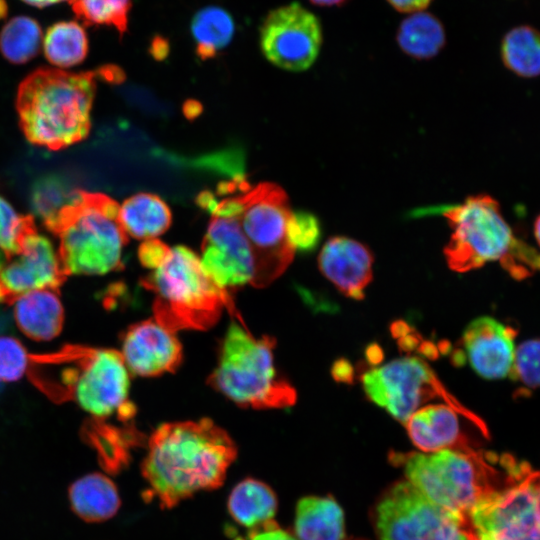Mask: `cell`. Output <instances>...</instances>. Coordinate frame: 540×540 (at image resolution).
Masks as SVG:
<instances>
[{"label":"cell","instance_id":"cell-47","mask_svg":"<svg viewBox=\"0 0 540 540\" xmlns=\"http://www.w3.org/2000/svg\"><path fill=\"white\" fill-rule=\"evenodd\" d=\"M5 13H6V5L2 0H0V18L4 16Z\"/></svg>","mask_w":540,"mask_h":540},{"label":"cell","instance_id":"cell-11","mask_svg":"<svg viewBox=\"0 0 540 540\" xmlns=\"http://www.w3.org/2000/svg\"><path fill=\"white\" fill-rule=\"evenodd\" d=\"M380 540H472L468 519L429 500L409 481L394 485L376 508Z\"/></svg>","mask_w":540,"mask_h":540},{"label":"cell","instance_id":"cell-43","mask_svg":"<svg viewBox=\"0 0 540 540\" xmlns=\"http://www.w3.org/2000/svg\"><path fill=\"white\" fill-rule=\"evenodd\" d=\"M201 111L200 104L195 101H189L185 104L184 112L188 118L196 117Z\"/></svg>","mask_w":540,"mask_h":540},{"label":"cell","instance_id":"cell-46","mask_svg":"<svg viewBox=\"0 0 540 540\" xmlns=\"http://www.w3.org/2000/svg\"><path fill=\"white\" fill-rule=\"evenodd\" d=\"M536 516L540 525V477H539L537 494H536Z\"/></svg>","mask_w":540,"mask_h":540},{"label":"cell","instance_id":"cell-16","mask_svg":"<svg viewBox=\"0 0 540 540\" xmlns=\"http://www.w3.org/2000/svg\"><path fill=\"white\" fill-rule=\"evenodd\" d=\"M517 330L489 317L474 319L464 330V356L472 369L489 380L510 376Z\"/></svg>","mask_w":540,"mask_h":540},{"label":"cell","instance_id":"cell-10","mask_svg":"<svg viewBox=\"0 0 540 540\" xmlns=\"http://www.w3.org/2000/svg\"><path fill=\"white\" fill-rule=\"evenodd\" d=\"M244 208L238 218L252 249L255 287H265L277 279L293 260L295 250L287 238L291 215L288 196L274 183H260L243 193Z\"/></svg>","mask_w":540,"mask_h":540},{"label":"cell","instance_id":"cell-2","mask_svg":"<svg viewBox=\"0 0 540 540\" xmlns=\"http://www.w3.org/2000/svg\"><path fill=\"white\" fill-rule=\"evenodd\" d=\"M32 383L54 402L73 401L106 422L114 416L130 425L136 415L129 399V370L121 352L67 345L47 354L30 355Z\"/></svg>","mask_w":540,"mask_h":540},{"label":"cell","instance_id":"cell-17","mask_svg":"<svg viewBox=\"0 0 540 540\" xmlns=\"http://www.w3.org/2000/svg\"><path fill=\"white\" fill-rule=\"evenodd\" d=\"M373 255L362 243L345 237L330 238L319 254L322 274L346 297L362 300L371 282Z\"/></svg>","mask_w":540,"mask_h":540},{"label":"cell","instance_id":"cell-27","mask_svg":"<svg viewBox=\"0 0 540 540\" xmlns=\"http://www.w3.org/2000/svg\"><path fill=\"white\" fill-rule=\"evenodd\" d=\"M500 55L514 74L531 78L540 75V31L530 25L510 29L502 38Z\"/></svg>","mask_w":540,"mask_h":540},{"label":"cell","instance_id":"cell-3","mask_svg":"<svg viewBox=\"0 0 540 540\" xmlns=\"http://www.w3.org/2000/svg\"><path fill=\"white\" fill-rule=\"evenodd\" d=\"M100 68L68 72L40 68L20 84L16 107L29 142L50 150L73 145L87 137Z\"/></svg>","mask_w":540,"mask_h":540},{"label":"cell","instance_id":"cell-29","mask_svg":"<svg viewBox=\"0 0 540 540\" xmlns=\"http://www.w3.org/2000/svg\"><path fill=\"white\" fill-rule=\"evenodd\" d=\"M43 36L38 22L27 16L9 20L0 32V51L10 62L25 63L34 58L42 45Z\"/></svg>","mask_w":540,"mask_h":540},{"label":"cell","instance_id":"cell-23","mask_svg":"<svg viewBox=\"0 0 540 540\" xmlns=\"http://www.w3.org/2000/svg\"><path fill=\"white\" fill-rule=\"evenodd\" d=\"M396 42L409 57L429 60L435 57L446 44V32L442 21L433 13H412L399 24Z\"/></svg>","mask_w":540,"mask_h":540},{"label":"cell","instance_id":"cell-48","mask_svg":"<svg viewBox=\"0 0 540 540\" xmlns=\"http://www.w3.org/2000/svg\"><path fill=\"white\" fill-rule=\"evenodd\" d=\"M233 540H244V539L239 538V537H236V538H234Z\"/></svg>","mask_w":540,"mask_h":540},{"label":"cell","instance_id":"cell-49","mask_svg":"<svg viewBox=\"0 0 540 540\" xmlns=\"http://www.w3.org/2000/svg\"><path fill=\"white\" fill-rule=\"evenodd\" d=\"M472 540H479L476 535H474V537L472 538Z\"/></svg>","mask_w":540,"mask_h":540},{"label":"cell","instance_id":"cell-30","mask_svg":"<svg viewBox=\"0 0 540 540\" xmlns=\"http://www.w3.org/2000/svg\"><path fill=\"white\" fill-rule=\"evenodd\" d=\"M31 216L21 215L0 196V251L17 250L24 237L35 229Z\"/></svg>","mask_w":540,"mask_h":540},{"label":"cell","instance_id":"cell-20","mask_svg":"<svg viewBox=\"0 0 540 540\" xmlns=\"http://www.w3.org/2000/svg\"><path fill=\"white\" fill-rule=\"evenodd\" d=\"M73 511L87 522H102L113 517L120 498L115 484L105 475L92 473L76 480L69 488Z\"/></svg>","mask_w":540,"mask_h":540},{"label":"cell","instance_id":"cell-36","mask_svg":"<svg viewBox=\"0 0 540 540\" xmlns=\"http://www.w3.org/2000/svg\"><path fill=\"white\" fill-rule=\"evenodd\" d=\"M170 248L159 239H147L138 249L141 264L148 269L157 268L166 258Z\"/></svg>","mask_w":540,"mask_h":540},{"label":"cell","instance_id":"cell-40","mask_svg":"<svg viewBox=\"0 0 540 540\" xmlns=\"http://www.w3.org/2000/svg\"><path fill=\"white\" fill-rule=\"evenodd\" d=\"M149 52L155 60H163L169 53L168 40L160 35L154 36L149 46Z\"/></svg>","mask_w":540,"mask_h":540},{"label":"cell","instance_id":"cell-19","mask_svg":"<svg viewBox=\"0 0 540 540\" xmlns=\"http://www.w3.org/2000/svg\"><path fill=\"white\" fill-rule=\"evenodd\" d=\"M13 304L16 323L29 338L48 341L61 332L64 310L56 290H34L20 296Z\"/></svg>","mask_w":540,"mask_h":540},{"label":"cell","instance_id":"cell-41","mask_svg":"<svg viewBox=\"0 0 540 540\" xmlns=\"http://www.w3.org/2000/svg\"><path fill=\"white\" fill-rule=\"evenodd\" d=\"M196 203L201 208L207 210L210 213H213L217 205V199H216V196L212 192L203 191L198 195L196 199Z\"/></svg>","mask_w":540,"mask_h":540},{"label":"cell","instance_id":"cell-15","mask_svg":"<svg viewBox=\"0 0 540 540\" xmlns=\"http://www.w3.org/2000/svg\"><path fill=\"white\" fill-rule=\"evenodd\" d=\"M121 354L130 372L146 377L174 372L183 356L176 333L154 318L135 323L127 329Z\"/></svg>","mask_w":540,"mask_h":540},{"label":"cell","instance_id":"cell-33","mask_svg":"<svg viewBox=\"0 0 540 540\" xmlns=\"http://www.w3.org/2000/svg\"><path fill=\"white\" fill-rule=\"evenodd\" d=\"M30 354L20 341L0 336V381L19 380L28 370Z\"/></svg>","mask_w":540,"mask_h":540},{"label":"cell","instance_id":"cell-1","mask_svg":"<svg viewBox=\"0 0 540 540\" xmlns=\"http://www.w3.org/2000/svg\"><path fill=\"white\" fill-rule=\"evenodd\" d=\"M237 448L210 419L164 423L151 435L141 470L163 508L222 485Z\"/></svg>","mask_w":540,"mask_h":540},{"label":"cell","instance_id":"cell-38","mask_svg":"<svg viewBox=\"0 0 540 540\" xmlns=\"http://www.w3.org/2000/svg\"><path fill=\"white\" fill-rule=\"evenodd\" d=\"M117 18L116 30L120 37L126 33L129 22V13L132 7V0H111Z\"/></svg>","mask_w":540,"mask_h":540},{"label":"cell","instance_id":"cell-4","mask_svg":"<svg viewBox=\"0 0 540 540\" xmlns=\"http://www.w3.org/2000/svg\"><path fill=\"white\" fill-rule=\"evenodd\" d=\"M441 214L453 231L444 248L453 271L468 272L492 261H499L517 280L540 271V253L514 234L490 195L469 196L460 204L445 206Z\"/></svg>","mask_w":540,"mask_h":540},{"label":"cell","instance_id":"cell-44","mask_svg":"<svg viewBox=\"0 0 540 540\" xmlns=\"http://www.w3.org/2000/svg\"><path fill=\"white\" fill-rule=\"evenodd\" d=\"M22 1H24L25 3H27L29 5H32V6L44 7V6L56 4V3H59V2H62V1H68V2L71 3L74 0H22Z\"/></svg>","mask_w":540,"mask_h":540},{"label":"cell","instance_id":"cell-18","mask_svg":"<svg viewBox=\"0 0 540 540\" xmlns=\"http://www.w3.org/2000/svg\"><path fill=\"white\" fill-rule=\"evenodd\" d=\"M455 408L447 403L427 405L403 424L413 444L424 453L473 447L461 431Z\"/></svg>","mask_w":540,"mask_h":540},{"label":"cell","instance_id":"cell-7","mask_svg":"<svg viewBox=\"0 0 540 540\" xmlns=\"http://www.w3.org/2000/svg\"><path fill=\"white\" fill-rule=\"evenodd\" d=\"M276 340L255 337L241 317L232 320L222 340L208 384L241 407L286 408L295 404L296 390L274 363Z\"/></svg>","mask_w":540,"mask_h":540},{"label":"cell","instance_id":"cell-35","mask_svg":"<svg viewBox=\"0 0 540 540\" xmlns=\"http://www.w3.org/2000/svg\"><path fill=\"white\" fill-rule=\"evenodd\" d=\"M477 538L479 540H540V525L536 516L508 524Z\"/></svg>","mask_w":540,"mask_h":540},{"label":"cell","instance_id":"cell-28","mask_svg":"<svg viewBox=\"0 0 540 540\" xmlns=\"http://www.w3.org/2000/svg\"><path fill=\"white\" fill-rule=\"evenodd\" d=\"M42 45L48 61L58 68L75 66L88 53L87 34L74 21H61L49 27Z\"/></svg>","mask_w":540,"mask_h":540},{"label":"cell","instance_id":"cell-9","mask_svg":"<svg viewBox=\"0 0 540 540\" xmlns=\"http://www.w3.org/2000/svg\"><path fill=\"white\" fill-rule=\"evenodd\" d=\"M367 397L404 424L420 406L442 399L488 437L485 422L467 409L442 384L430 366L418 357H403L372 368L361 376Z\"/></svg>","mask_w":540,"mask_h":540},{"label":"cell","instance_id":"cell-22","mask_svg":"<svg viewBox=\"0 0 540 540\" xmlns=\"http://www.w3.org/2000/svg\"><path fill=\"white\" fill-rule=\"evenodd\" d=\"M119 220L127 236L147 240L163 234L170 227L172 216L159 196L138 193L121 204Z\"/></svg>","mask_w":540,"mask_h":540},{"label":"cell","instance_id":"cell-5","mask_svg":"<svg viewBox=\"0 0 540 540\" xmlns=\"http://www.w3.org/2000/svg\"><path fill=\"white\" fill-rule=\"evenodd\" d=\"M120 206L102 193L76 190L44 220L58 238L57 253L69 275H102L123 267L128 236L119 220Z\"/></svg>","mask_w":540,"mask_h":540},{"label":"cell","instance_id":"cell-37","mask_svg":"<svg viewBox=\"0 0 540 540\" xmlns=\"http://www.w3.org/2000/svg\"><path fill=\"white\" fill-rule=\"evenodd\" d=\"M248 540H296L292 535L283 530L271 520L263 522L251 528Z\"/></svg>","mask_w":540,"mask_h":540},{"label":"cell","instance_id":"cell-14","mask_svg":"<svg viewBox=\"0 0 540 540\" xmlns=\"http://www.w3.org/2000/svg\"><path fill=\"white\" fill-rule=\"evenodd\" d=\"M200 260L208 276L227 292L253 285L255 259L237 219L213 216L202 242Z\"/></svg>","mask_w":540,"mask_h":540},{"label":"cell","instance_id":"cell-32","mask_svg":"<svg viewBox=\"0 0 540 540\" xmlns=\"http://www.w3.org/2000/svg\"><path fill=\"white\" fill-rule=\"evenodd\" d=\"M320 237V222L315 215L306 211L291 212L287 223V238L295 252L313 250Z\"/></svg>","mask_w":540,"mask_h":540},{"label":"cell","instance_id":"cell-26","mask_svg":"<svg viewBox=\"0 0 540 540\" xmlns=\"http://www.w3.org/2000/svg\"><path fill=\"white\" fill-rule=\"evenodd\" d=\"M89 443L96 449L105 470L118 473L130 460V448L137 442L133 427L119 428L94 420L86 428Z\"/></svg>","mask_w":540,"mask_h":540},{"label":"cell","instance_id":"cell-13","mask_svg":"<svg viewBox=\"0 0 540 540\" xmlns=\"http://www.w3.org/2000/svg\"><path fill=\"white\" fill-rule=\"evenodd\" d=\"M66 277L57 250L36 228L27 233L17 250L0 251V303L13 304L38 289L56 290Z\"/></svg>","mask_w":540,"mask_h":540},{"label":"cell","instance_id":"cell-45","mask_svg":"<svg viewBox=\"0 0 540 540\" xmlns=\"http://www.w3.org/2000/svg\"><path fill=\"white\" fill-rule=\"evenodd\" d=\"M533 230H534L535 239L540 247V214L538 215V217L536 218L534 222Z\"/></svg>","mask_w":540,"mask_h":540},{"label":"cell","instance_id":"cell-34","mask_svg":"<svg viewBox=\"0 0 540 540\" xmlns=\"http://www.w3.org/2000/svg\"><path fill=\"white\" fill-rule=\"evenodd\" d=\"M71 5L76 16L86 25L116 28L117 20L111 0H74Z\"/></svg>","mask_w":540,"mask_h":540},{"label":"cell","instance_id":"cell-31","mask_svg":"<svg viewBox=\"0 0 540 540\" xmlns=\"http://www.w3.org/2000/svg\"><path fill=\"white\" fill-rule=\"evenodd\" d=\"M510 377L528 389L540 387V338L526 340L515 349Z\"/></svg>","mask_w":540,"mask_h":540},{"label":"cell","instance_id":"cell-25","mask_svg":"<svg viewBox=\"0 0 540 540\" xmlns=\"http://www.w3.org/2000/svg\"><path fill=\"white\" fill-rule=\"evenodd\" d=\"M190 29L197 56L201 60H207L215 57L231 42L235 22L227 10L211 5L193 15Z\"/></svg>","mask_w":540,"mask_h":540},{"label":"cell","instance_id":"cell-42","mask_svg":"<svg viewBox=\"0 0 540 540\" xmlns=\"http://www.w3.org/2000/svg\"><path fill=\"white\" fill-rule=\"evenodd\" d=\"M350 0H309L315 6L318 7H340L347 4Z\"/></svg>","mask_w":540,"mask_h":540},{"label":"cell","instance_id":"cell-12","mask_svg":"<svg viewBox=\"0 0 540 540\" xmlns=\"http://www.w3.org/2000/svg\"><path fill=\"white\" fill-rule=\"evenodd\" d=\"M260 48L275 66L293 72L310 68L323 43L320 19L299 2L271 10L259 29Z\"/></svg>","mask_w":540,"mask_h":540},{"label":"cell","instance_id":"cell-21","mask_svg":"<svg viewBox=\"0 0 540 540\" xmlns=\"http://www.w3.org/2000/svg\"><path fill=\"white\" fill-rule=\"evenodd\" d=\"M295 532L299 540H343V511L330 497H304L297 503Z\"/></svg>","mask_w":540,"mask_h":540},{"label":"cell","instance_id":"cell-24","mask_svg":"<svg viewBox=\"0 0 540 540\" xmlns=\"http://www.w3.org/2000/svg\"><path fill=\"white\" fill-rule=\"evenodd\" d=\"M228 510L236 522L253 528L273 518L277 510V498L265 483L246 478L231 491Z\"/></svg>","mask_w":540,"mask_h":540},{"label":"cell","instance_id":"cell-8","mask_svg":"<svg viewBox=\"0 0 540 540\" xmlns=\"http://www.w3.org/2000/svg\"><path fill=\"white\" fill-rule=\"evenodd\" d=\"M393 461L429 500L467 519L478 503L505 489L496 466L499 458L474 447L393 454Z\"/></svg>","mask_w":540,"mask_h":540},{"label":"cell","instance_id":"cell-39","mask_svg":"<svg viewBox=\"0 0 540 540\" xmlns=\"http://www.w3.org/2000/svg\"><path fill=\"white\" fill-rule=\"evenodd\" d=\"M387 3L400 13H416L424 11L433 0H386Z\"/></svg>","mask_w":540,"mask_h":540},{"label":"cell","instance_id":"cell-6","mask_svg":"<svg viewBox=\"0 0 540 540\" xmlns=\"http://www.w3.org/2000/svg\"><path fill=\"white\" fill-rule=\"evenodd\" d=\"M141 284L154 294L153 318L175 333L209 329L224 308L238 314L230 293L208 276L196 253L182 245L170 248Z\"/></svg>","mask_w":540,"mask_h":540}]
</instances>
